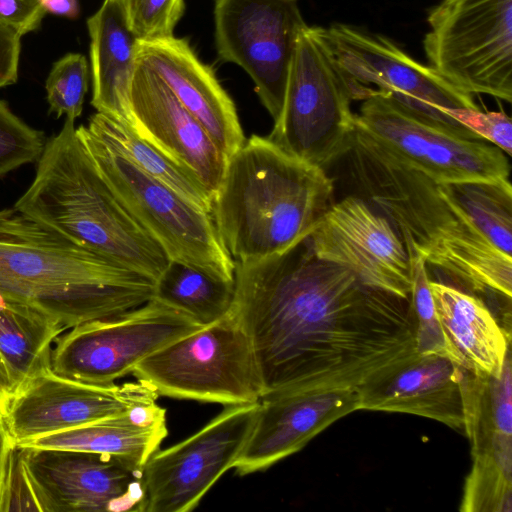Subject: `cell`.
I'll list each match as a JSON object with an SVG mask.
<instances>
[{"mask_svg":"<svg viewBox=\"0 0 512 512\" xmlns=\"http://www.w3.org/2000/svg\"><path fill=\"white\" fill-rule=\"evenodd\" d=\"M235 263L229 313L250 340L262 397L358 393L418 354L410 299L318 258L307 237Z\"/></svg>","mask_w":512,"mask_h":512,"instance_id":"6da1fadb","label":"cell"},{"mask_svg":"<svg viewBox=\"0 0 512 512\" xmlns=\"http://www.w3.org/2000/svg\"><path fill=\"white\" fill-rule=\"evenodd\" d=\"M344 157L361 194L426 266L460 289L511 301L510 181H435L392 157L356 126Z\"/></svg>","mask_w":512,"mask_h":512,"instance_id":"7a4b0ae2","label":"cell"},{"mask_svg":"<svg viewBox=\"0 0 512 512\" xmlns=\"http://www.w3.org/2000/svg\"><path fill=\"white\" fill-rule=\"evenodd\" d=\"M155 281L83 248L14 207L0 210V307L76 325L133 310Z\"/></svg>","mask_w":512,"mask_h":512,"instance_id":"3957f363","label":"cell"},{"mask_svg":"<svg viewBox=\"0 0 512 512\" xmlns=\"http://www.w3.org/2000/svg\"><path fill=\"white\" fill-rule=\"evenodd\" d=\"M333 194L324 169L252 135L228 158L211 215L231 257L253 261L306 238Z\"/></svg>","mask_w":512,"mask_h":512,"instance_id":"277c9868","label":"cell"},{"mask_svg":"<svg viewBox=\"0 0 512 512\" xmlns=\"http://www.w3.org/2000/svg\"><path fill=\"white\" fill-rule=\"evenodd\" d=\"M14 208L155 282L170 261L100 175L70 119L45 142L35 177Z\"/></svg>","mask_w":512,"mask_h":512,"instance_id":"5b68a950","label":"cell"},{"mask_svg":"<svg viewBox=\"0 0 512 512\" xmlns=\"http://www.w3.org/2000/svg\"><path fill=\"white\" fill-rule=\"evenodd\" d=\"M352 100L324 28L307 25L290 63L281 114L267 137L288 154L325 170L350 148Z\"/></svg>","mask_w":512,"mask_h":512,"instance_id":"8992f818","label":"cell"},{"mask_svg":"<svg viewBox=\"0 0 512 512\" xmlns=\"http://www.w3.org/2000/svg\"><path fill=\"white\" fill-rule=\"evenodd\" d=\"M76 133L96 169L128 212L171 261L234 282L235 260L211 214L203 212L124 155L94 136L85 125Z\"/></svg>","mask_w":512,"mask_h":512,"instance_id":"52a82bcc","label":"cell"},{"mask_svg":"<svg viewBox=\"0 0 512 512\" xmlns=\"http://www.w3.org/2000/svg\"><path fill=\"white\" fill-rule=\"evenodd\" d=\"M132 374L158 396L225 406L262 398L250 340L230 313L155 351Z\"/></svg>","mask_w":512,"mask_h":512,"instance_id":"ba28073f","label":"cell"},{"mask_svg":"<svg viewBox=\"0 0 512 512\" xmlns=\"http://www.w3.org/2000/svg\"><path fill=\"white\" fill-rule=\"evenodd\" d=\"M426 57L468 94L512 100V0H442L428 15Z\"/></svg>","mask_w":512,"mask_h":512,"instance_id":"9c48e42d","label":"cell"},{"mask_svg":"<svg viewBox=\"0 0 512 512\" xmlns=\"http://www.w3.org/2000/svg\"><path fill=\"white\" fill-rule=\"evenodd\" d=\"M324 35L353 100L365 99L375 86L373 90L438 126L467 139H481L447 114L450 109H479L473 95L449 83L431 66L414 60L388 38L347 24L324 28Z\"/></svg>","mask_w":512,"mask_h":512,"instance_id":"30bf717a","label":"cell"},{"mask_svg":"<svg viewBox=\"0 0 512 512\" xmlns=\"http://www.w3.org/2000/svg\"><path fill=\"white\" fill-rule=\"evenodd\" d=\"M355 126L392 157L438 182H506L505 153L482 139H467L432 123L391 96L372 90Z\"/></svg>","mask_w":512,"mask_h":512,"instance_id":"8fae6325","label":"cell"},{"mask_svg":"<svg viewBox=\"0 0 512 512\" xmlns=\"http://www.w3.org/2000/svg\"><path fill=\"white\" fill-rule=\"evenodd\" d=\"M201 327L153 298L128 312L85 322L62 333L54 342L50 369L77 382L113 385L155 351Z\"/></svg>","mask_w":512,"mask_h":512,"instance_id":"7c38bea8","label":"cell"},{"mask_svg":"<svg viewBox=\"0 0 512 512\" xmlns=\"http://www.w3.org/2000/svg\"><path fill=\"white\" fill-rule=\"evenodd\" d=\"M214 22L219 58L249 74L275 122L298 37L307 27L299 0H215Z\"/></svg>","mask_w":512,"mask_h":512,"instance_id":"4fadbf2b","label":"cell"},{"mask_svg":"<svg viewBox=\"0 0 512 512\" xmlns=\"http://www.w3.org/2000/svg\"><path fill=\"white\" fill-rule=\"evenodd\" d=\"M17 448L37 511L145 512L143 468L106 454Z\"/></svg>","mask_w":512,"mask_h":512,"instance_id":"5bb4252c","label":"cell"},{"mask_svg":"<svg viewBox=\"0 0 512 512\" xmlns=\"http://www.w3.org/2000/svg\"><path fill=\"white\" fill-rule=\"evenodd\" d=\"M258 407L259 402L225 406L187 439L157 450L143 467L145 512L193 510L233 468L248 440Z\"/></svg>","mask_w":512,"mask_h":512,"instance_id":"9a60e30c","label":"cell"},{"mask_svg":"<svg viewBox=\"0 0 512 512\" xmlns=\"http://www.w3.org/2000/svg\"><path fill=\"white\" fill-rule=\"evenodd\" d=\"M307 241L318 258L347 268L364 285L410 299L406 247L388 218L363 198L347 196L333 203Z\"/></svg>","mask_w":512,"mask_h":512,"instance_id":"2e32d148","label":"cell"},{"mask_svg":"<svg viewBox=\"0 0 512 512\" xmlns=\"http://www.w3.org/2000/svg\"><path fill=\"white\" fill-rule=\"evenodd\" d=\"M159 396L141 381L91 385L47 369L11 396L3 418L14 446L126 412Z\"/></svg>","mask_w":512,"mask_h":512,"instance_id":"e0dca14e","label":"cell"},{"mask_svg":"<svg viewBox=\"0 0 512 512\" xmlns=\"http://www.w3.org/2000/svg\"><path fill=\"white\" fill-rule=\"evenodd\" d=\"M128 98L135 133L197 177L214 198L227 156L166 83L138 58Z\"/></svg>","mask_w":512,"mask_h":512,"instance_id":"ac0fdd59","label":"cell"},{"mask_svg":"<svg viewBox=\"0 0 512 512\" xmlns=\"http://www.w3.org/2000/svg\"><path fill=\"white\" fill-rule=\"evenodd\" d=\"M358 409L359 395L351 391L265 395L232 469L240 476L264 471L301 450L334 421Z\"/></svg>","mask_w":512,"mask_h":512,"instance_id":"d6986e66","label":"cell"},{"mask_svg":"<svg viewBox=\"0 0 512 512\" xmlns=\"http://www.w3.org/2000/svg\"><path fill=\"white\" fill-rule=\"evenodd\" d=\"M137 58L166 83L227 158L243 145L245 136L234 102L186 40L173 35L138 41Z\"/></svg>","mask_w":512,"mask_h":512,"instance_id":"ffe728a7","label":"cell"},{"mask_svg":"<svg viewBox=\"0 0 512 512\" xmlns=\"http://www.w3.org/2000/svg\"><path fill=\"white\" fill-rule=\"evenodd\" d=\"M461 383L462 366L440 355L417 354L361 389L359 409L414 414L463 430Z\"/></svg>","mask_w":512,"mask_h":512,"instance_id":"44dd1931","label":"cell"},{"mask_svg":"<svg viewBox=\"0 0 512 512\" xmlns=\"http://www.w3.org/2000/svg\"><path fill=\"white\" fill-rule=\"evenodd\" d=\"M168 434L166 410L157 398L121 414L44 435L20 448L63 449L112 455L144 467Z\"/></svg>","mask_w":512,"mask_h":512,"instance_id":"7402d4cb","label":"cell"},{"mask_svg":"<svg viewBox=\"0 0 512 512\" xmlns=\"http://www.w3.org/2000/svg\"><path fill=\"white\" fill-rule=\"evenodd\" d=\"M93 83L92 106L131 127L129 89L137 64L138 39L117 0H104L87 20Z\"/></svg>","mask_w":512,"mask_h":512,"instance_id":"603a6c76","label":"cell"},{"mask_svg":"<svg viewBox=\"0 0 512 512\" xmlns=\"http://www.w3.org/2000/svg\"><path fill=\"white\" fill-rule=\"evenodd\" d=\"M430 289L441 325L464 367L499 376L511 350V331L479 297L431 280Z\"/></svg>","mask_w":512,"mask_h":512,"instance_id":"cb8c5ba5","label":"cell"},{"mask_svg":"<svg viewBox=\"0 0 512 512\" xmlns=\"http://www.w3.org/2000/svg\"><path fill=\"white\" fill-rule=\"evenodd\" d=\"M508 352L499 376L462 366L464 427L471 453L512 452V366Z\"/></svg>","mask_w":512,"mask_h":512,"instance_id":"d4e9b609","label":"cell"},{"mask_svg":"<svg viewBox=\"0 0 512 512\" xmlns=\"http://www.w3.org/2000/svg\"><path fill=\"white\" fill-rule=\"evenodd\" d=\"M86 128L139 169L175 191L199 210L211 214L213 196L197 177L138 136L128 125L96 112Z\"/></svg>","mask_w":512,"mask_h":512,"instance_id":"484cf974","label":"cell"},{"mask_svg":"<svg viewBox=\"0 0 512 512\" xmlns=\"http://www.w3.org/2000/svg\"><path fill=\"white\" fill-rule=\"evenodd\" d=\"M234 292V282L170 260L155 282L154 298L207 326L229 314Z\"/></svg>","mask_w":512,"mask_h":512,"instance_id":"4316f807","label":"cell"},{"mask_svg":"<svg viewBox=\"0 0 512 512\" xmlns=\"http://www.w3.org/2000/svg\"><path fill=\"white\" fill-rule=\"evenodd\" d=\"M64 331L61 325L44 317L0 307V354L13 393L28 379L50 369L53 344Z\"/></svg>","mask_w":512,"mask_h":512,"instance_id":"83f0119b","label":"cell"},{"mask_svg":"<svg viewBox=\"0 0 512 512\" xmlns=\"http://www.w3.org/2000/svg\"><path fill=\"white\" fill-rule=\"evenodd\" d=\"M405 247L411 268L410 304L416 324V351L421 355H440L464 367L462 357L447 337L437 315L426 264L410 246Z\"/></svg>","mask_w":512,"mask_h":512,"instance_id":"f1b7e54d","label":"cell"},{"mask_svg":"<svg viewBox=\"0 0 512 512\" xmlns=\"http://www.w3.org/2000/svg\"><path fill=\"white\" fill-rule=\"evenodd\" d=\"M460 510L511 512L512 455H474Z\"/></svg>","mask_w":512,"mask_h":512,"instance_id":"f546056e","label":"cell"},{"mask_svg":"<svg viewBox=\"0 0 512 512\" xmlns=\"http://www.w3.org/2000/svg\"><path fill=\"white\" fill-rule=\"evenodd\" d=\"M89 70L86 57L68 53L57 60L46 79L45 89L49 112L75 121L83 110L88 90Z\"/></svg>","mask_w":512,"mask_h":512,"instance_id":"4dcf8cb0","label":"cell"},{"mask_svg":"<svg viewBox=\"0 0 512 512\" xmlns=\"http://www.w3.org/2000/svg\"><path fill=\"white\" fill-rule=\"evenodd\" d=\"M44 133L22 121L0 99V177L28 163L38 161L44 146Z\"/></svg>","mask_w":512,"mask_h":512,"instance_id":"1f68e13d","label":"cell"},{"mask_svg":"<svg viewBox=\"0 0 512 512\" xmlns=\"http://www.w3.org/2000/svg\"><path fill=\"white\" fill-rule=\"evenodd\" d=\"M130 31L139 41L173 36L184 0H117Z\"/></svg>","mask_w":512,"mask_h":512,"instance_id":"d6a6232c","label":"cell"},{"mask_svg":"<svg viewBox=\"0 0 512 512\" xmlns=\"http://www.w3.org/2000/svg\"><path fill=\"white\" fill-rule=\"evenodd\" d=\"M447 114L470 132L512 156V122L504 112L450 109Z\"/></svg>","mask_w":512,"mask_h":512,"instance_id":"836d02e7","label":"cell"},{"mask_svg":"<svg viewBox=\"0 0 512 512\" xmlns=\"http://www.w3.org/2000/svg\"><path fill=\"white\" fill-rule=\"evenodd\" d=\"M46 13L40 0H0V25L20 36L36 30Z\"/></svg>","mask_w":512,"mask_h":512,"instance_id":"e575fe53","label":"cell"},{"mask_svg":"<svg viewBox=\"0 0 512 512\" xmlns=\"http://www.w3.org/2000/svg\"><path fill=\"white\" fill-rule=\"evenodd\" d=\"M20 39L16 31L0 25V88L17 82Z\"/></svg>","mask_w":512,"mask_h":512,"instance_id":"d590c367","label":"cell"},{"mask_svg":"<svg viewBox=\"0 0 512 512\" xmlns=\"http://www.w3.org/2000/svg\"><path fill=\"white\" fill-rule=\"evenodd\" d=\"M14 448L15 446L8 433L3 415L0 413V500L4 491Z\"/></svg>","mask_w":512,"mask_h":512,"instance_id":"8d00e7d4","label":"cell"},{"mask_svg":"<svg viewBox=\"0 0 512 512\" xmlns=\"http://www.w3.org/2000/svg\"><path fill=\"white\" fill-rule=\"evenodd\" d=\"M46 12L74 18L79 13L77 0H40Z\"/></svg>","mask_w":512,"mask_h":512,"instance_id":"74e56055","label":"cell"},{"mask_svg":"<svg viewBox=\"0 0 512 512\" xmlns=\"http://www.w3.org/2000/svg\"><path fill=\"white\" fill-rule=\"evenodd\" d=\"M13 394V386L7 366L0 354V413L4 415L7 404Z\"/></svg>","mask_w":512,"mask_h":512,"instance_id":"f35d334b","label":"cell"}]
</instances>
